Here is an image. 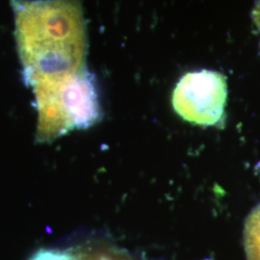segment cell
<instances>
[{"mask_svg":"<svg viewBox=\"0 0 260 260\" xmlns=\"http://www.w3.org/2000/svg\"><path fill=\"white\" fill-rule=\"evenodd\" d=\"M226 96L225 77L204 70L181 77L173 93V106L183 120L213 126L223 122Z\"/></svg>","mask_w":260,"mask_h":260,"instance_id":"3957f363","label":"cell"},{"mask_svg":"<svg viewBox=\"0 0 260 260\" xmlns=\"http://www.w3.org/2000/svg\"><path fill=\"white\" fill-rule=\"evenodd\" d=\"M11 5L24 83H54L86 69L82 0H11Z\"/></svg>","mask_w":260,"mask_h":260,"instance_id":"6da1fadb","label":"cell"},{"mask_svg":"<svg viewBox=\"0 0 260 260\" xmlns=\"http://www.w3.org/2000/svg\"><path fill=\"white\" fill-rule=\"evenodd\" d=\"M252 18L260 31V0H257L254 9L252 11Z\"/></svg>","mask_w":260,"mask_h":260,"instance_id":"8992f818","label":"cell"},{"mask_svg":"<svg viewBox=\"0 0 260 260\" xmlns=\"http://www.w3.org/2000/svg\"><path fill=\"white\" fill-rule=\"evenodd\" d=\"M38 112L36 140L47 144L101 120L93 75L87 68L65 80L32 88Z\"/></svg>","mask_w":260,"mask_h":260,"instance_id":"7a4b0ae2","label":"cell"},{"mask_svg":"<svg viewBox=\"0 0 260 260\" xmlns=\"http://www.w3.org/2000/svg\"><path fill=\"white\" fill-rule=\"evenodd\" d=\"M244 244L248 260H260V205L251 212L245 224Z\"/></svg>","mask_w":260,"mask_h":260,"instance_id":"5b68a950","label":"cell"},{"mask_svg":"<svg viewBox=\"0 0 260 260\" xmlns=\"http://www.w3.org/2000/svg\"><path fill=\"white\" fill-rule=\"evenodd\" d=\"M29 260H133L123 251L105 241H87L68 247L42 249Z\"/></svg>","mask_w":260,"mask_h":260,"instance_id":"277c9868","label":"cell"}]
</instances>
